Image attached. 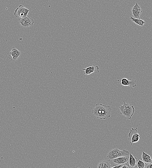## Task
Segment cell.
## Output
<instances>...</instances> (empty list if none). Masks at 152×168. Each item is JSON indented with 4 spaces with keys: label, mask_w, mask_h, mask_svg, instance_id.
Instances as JSON below:
<instances>
[{
    "label": "cell",
    "mask_w": 152,
    "mask_h": 168,
    "mask_svg": "<svg viewBox=\"0 0 152 168\" xmlns=\"http://www.w3.org/2000/svg\"><path fill=\"white\" fill-rule=\"evenodd\" d=\"M112 109L109 106H105L101 104H97L92 110L93 114L98 119H106L111 117Z\"/></svg>",
    "instance_id": "1"
},
{
    "label": "cell",
    "mask_w": 152,
    "mask_h": 168,
    "mask_svg": "<svg viewBox=\"0 0 152 168\" xmlns=\"http://www.w3.org/2000/svg\"><path fill=\"white\" fill-rule=\"evenodd\" d=\"M124 104L119 107L120 114L126 117L128 119H132L135 112V108L132 105L123 102Z\"/></svg>",
    "instance_id": "2"
},
{
    "label": "cell",
    "mask_w": 152,
    "mask_h": 168,
    "mask_svg": "<svg viewBox=\"0 0 152 168\" xmlns=\"http://www.w3.org/2000/svg\"><path fill=\"white\" fill-rule=\"evenodd\" d=\"M130 155L129 151L126 150L121 151L117 148H115L110 151L107 154V157L109 159L112 160L120 157Z\"/></svg>",
    "instance_id": "3"
},
{
    "label": "cell",
    "mask_w": 152,
    "mask_h": 168,
    "mask_svg": "<svg viewBox=\"0 0 152 168\" xmlns=\"http://www.w3.org/2000/svg\"><path fill=\"white\" fill-rule=\"evenodd\" d=\"M137 129V128H132L128 133V140L131 145H132L133 143L138 142L140 140V136L138 133Z\"/></svg>",
    "instance_id": "4"
},
{
    "label": "cell",
    "mask_w": 152,
    "mask_h": 168,
    "mask_svg": "<svg viewBox=\"0 0 152 168\" xmlns=\"http://www.w3.org/2000/svg\"><path fill=\"white\" fill-rule=\"evenodd\" d=\"M30 10L22 5H20L19 7L15 10L14 15L17 18H23L27 16Z\"/></svg>",
    "instance_id": "5"
},
{
    "label": "cell",
    "mask_w": 152,
    "mask_h": 168,
    "mask_svg": "<svg viewBox=\"0 0 152 168\" xmlns=\"http://www.w3.org/2000/svg\"><path fill=\"white\" fill-rule=\"evenodd\" d=\"M19 22L21 25L23 27H27L32 26L34 24V20L29 16L20 18L19 20Z\"/></svg>",
    "instance_id": "6"
},
{
    "label": "cell",
    "mask_w": 152,
    "mask_h": 168,
    "mask_svg": "<svg viewBox=\"0 0 152 168\" xmlns=\"http://www.w3.org/2000/svg\"><path fill=\"white\" fill-rule=\"evenodd\" d=\"M7 54L9 55V59L12 62H15L20 56L21 53L16 48L13 47L12 51L9 52Z\"/></svg>",
    "instance_id": "7"
},
{
    "label": "cell",
    "mask_w": 152,
    "mask_h": 168,
    "mask_svg": "<svg viewBox=\"0 0 152 168\" xmlns=\"http://www.w3.org/2000/svg\"><path fill=\"white\" fill-rule=\"evenodd\" d=\"M132 12L134 18L135 19H140V16L142 13V10L137 3H136L134 6L132 7Z\"/></svg>",
    "instance_id": "8"
},
{
    "label": "cell",
    "mask_w": 152,
    "mask_h": 168,
    "mask_svg": "<svg viewBox=\"0 0 152 168\" xmlns=\"http://www.w3.org/2000/svg\"><path fill=\"white\" fill-rule=\"evenodd\" d=\"M99 68L98 66L93 65L92 66L86 68H83V70L85 71L84 74L86 75H90L92 73H99Z\"/></svg>",
    "instance_id": "9"
},
{
    "label": "cell",
    "mask_w": 152,
    "mask_h": 168,
    "mask_svg": "<svg viewBox=\"0 0 152 168\" xmlns=\"http://www.w3.org/2000/svg\"><path fill=\"white\" fill-rule=\"evenodd\" d=\"M120 84L124 86H129L131 87H134L136 86V82L133 79H128L124 78L122 79Z\"/></svg>",
    "instance_id": "10"
},
{
    "label": "cell",
    "mask_w": 152,
    "mask_h": 168,
    "mask_svg": "<svg viewBox=\"0 0 152 168\" xmlns=\"http://www.w3.org/2000/svg\"><path fill=\"white\" fill-rule=\"evenodd\" d=\"M129 156L120 157L112 160L113 162L119 165L127 164L129 162Z\"/></svg>",
    "instance_id": "11"
},
{
    "label": "cell",
    "mask_w": 152,
    "mask_h": 168,
    "mask_svg": "<svg viewBox=\"0 0 152 168\" xmlns=\"http://www.w3.org/2000/svg\"><path fill=\"white\" fill-rule=\"evenodd\" d=\"M111 165L109 159L104 160L99 163L97 167L98 168H111Z\"/></svg>",
    "instance_id": "12"
},
{
    "label": "cell",
    "mask_w": 152,
    "mask_h": 168,
    "mask_svg": "<svg viewBox=\"0 0 152 168\" xmlns=\"http://www.w3.org/2000/svg\"><path fill=\"white\" fill-rule=\"evenodd\" d=\"M141 160L146 165L151 163L152 162L151 156L144 151H142Z\"/></svg>",
    "instance_id": "13"
},
{
    "label": "cell",
    "mask_w": 152,
    "mask_h": 168,
    "mask_svg": "<svg viewBox=\"0 0 152 168\" xmlns=\"http://www.w3.org/2000/svg\"><path fill=\"white\" fill-rule=\"evenodd\" d=\"M138 161V159L137 157H134L132 154H130L129 163L131 167H137V164Z\"/></svg>",
    "instance_id": "14"
},
{
    "label": "cell",
    "mask_w": 152,
    "mask_h": 168,
    "mask_svg": "<svg viewBox=\"0 0 152 168\" xmlns=\"http://www.w3.org/2000/svg\"><path fill=\"white\" fill-rule=\"evenodd\" d=\"M130 19L135 24L140 26H143L145 23V22L144 20L140 19H135L132 16L130 17Z\"/></svg>",
    "instance_id": "15"
},
{
    "label": "cell",
    "mask_w": 152,
    "mask_h": 168,
    "mask_svg": "<svg viewBox=\"0 0 152 168\" xmlns=\"http://www.w3.org/2000/svg\"><path fill=\"white\" fill-rule=\"evenodd\" d=\"M137 166L139 168H145L146 165L143 161L138 159Z\"/></svg>",
    "instance_id": "16"
},
{
    "label": "cell",
    "mask_w": 152,
    "mask_h": 168,
    "mask_svg": "<svg viewBox=\"0 0 152 168\" xmlns=\"http://www.w3.org/2000/svg\"><path fill=\"white\" fill-rule=\"evenodd\" d=\"M124 164H120L118 166H116V165H114L113 166L111 167V168H122V167L124 166Z\"/></svg>",
    "instance_id": "17"
},
{
    "label": "cell",
    "mask_w": 152,
    "mask_h": 168,
    "mask_svg": "<svg viewBox=\"0 0 152 168\" xmlns=\"http://www.w3.org/2000/svg\"><path fill=\"white\" fill-rule=\"evenodd\" d=\"M131 168L130 165L127 164H124L122 168Z\"/></svg>",
    "instance_id": "18"
},
{
    "label": "cell",
    "mask_w": 152,
    "mask_h": 168,
    "mask_svg": "<svg viewBox=\"0 0 152 168\" xmlns=\"http://www.w3.org/2000/svg\"><path fill=\"white\" fill-rule=\"evenodd\" d=\"M145 168H152V164L150 163L146 165Z\"/></svg>",
    "instance_id": "19"
}]
</instances>
